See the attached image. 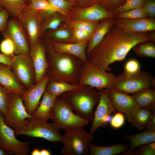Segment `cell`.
<instances>
[{
  "instance_id": "1f68e13d",
  "label": "cell",
  "mask_w": 155,
  "mask_h": 155,
  "mask_svg": "<svg viewBox=\"0 0 155 155\" xmlns=\"http://www.w3.org/2000/svg\"><path fill=\"white\" fill-rule=\"evenodd\" d=\"M133 49L140 57L155 58V45L154 42L140 43L134 46Z\"/></svg>"
},
{
  "instance_id": "2e32d148",
  "label": "cell",
  "mask_w": 155,
  "mask_h": 155,
  "mask_svg": "<svg viewBox=\"0 0 155 155\" xmlns=\"http://www.w3.org/2000/svg\"><path fill=\"white\" fill-rule=\"evenodd\" d=\"M47 74L39 82L36 83L20 95L26 111L32 115L38 106L40 100L49 81Z\"/></svg>"
},
{
  "instance_id": "52a82bcc",
  "label": "cell",
  "mask_w": 155,
  "mask_h": 155,
  "mask_svg": "<svg viewBox=\"0 0 155 155\" xmlns=\"http://www.w3.org/2000/svg\"><path fill=\"white\" fill-rule=\"evenodd\" d=\"M93 138L83 128L65 130L62 135L61 152L64 155L90 154L89 146Z\"/></svg>"
},
{
  "instance_id": "8992f818",
  "label": "cell",
  "mask_w": 155,
  "mask_h": 155,
  "mask_svg": "<svg viewBox=\"0 0 155 155\" xmlns=\"http://www.w3.org/2000/svg\"><path fill=\"white\" fill-rule=\"evenodd\" d=\"M117 76L108 72L88 61L84 62L80 73L78 84L87 85L99 90L113 88Z\"/></svg>"
},
{
  "instance_id": "4316f807",
  "label": "cell",
  "mask_w": 155,
  "mask_h": 155,
  "mask_svg": "<svg viewBox=\"0 0 155 155\" xmlns=\"http://www.w3.org/2000/svg\"><path fill=\"white\" fill-rule=\"evenodd\" d=\"M80 86L78 84H72L64 81H49L45 90L57 97L64 93L77 89Z\"/></svg>"
},
{
  "instance_id": "d590c367",
  "label": "cell",
  "mask_w": 155,
  "mask_h": 155,
  "mask_svg": "<svg viewBox=\"0 0 155 155\" xmlns=\"http://www.w3.org/2000/svg\"><path fill=\"white\" fill-rule=\"evenodd\" d=\"M146 0H126L113 11L115 15L129 10L143 7Z\"/></svg>"
},
{
  "instance_id": "f35d334b",
  "label": "cell",
  "mask_w": 155,
  "mask_h": 155,
  "mask_svg": "<svg viewBox=\"0 0 155 155\" xmlns=\"http://www.w3.org/2000/svg\"><path fill=\"white\" fill-rule=\"evenodd\" d=\"M141 71L140 63L137 59H131L125 63L123 73L127 75L136 74Z\"/></svg>"
},
{
  "instance_id": "681fc988",
  "label": "cell",
  "mask_w": 155,
  "mask_h": 155,
  "mask_svg": "<svg viewBox=\"0 0 155 155\" xmlns=\"http://www.w3.org/2000/svg\"><path fill=\"white\" fill-rule=\"evenodd\" d=\"M145 130L155 131V113H153L145 128Z\"/></svg>"
},
{
  "instance_id": "f5cc1de1",
  "label": "cell",
  "mask_w": 155,
  "mask_h": 155,
  "mask_svg": "<svg viewBox=\"0 0 155 155\" xmlns=\"http://www.w3.org/2000/svg\"><path fill=\"white\" fill-rule=\"evenodd\" d=\"M9 154L7 152L2 149L0 147V155H9Z\"/></svg>"
},
{
  "instance_id": "ab89813d",
  "label": "cell",
  "mask_w": 155,
  "mask_h": 155,
  "mask_svg": "<svg viewBox=\"0 0 155 155\" xmlns=\"http://www.w3.org/2000/svg\"><path fill=\"white\" fill-rule=\"evenodd\" d=\"M10 93L0 84V112L4 117L7 114L8 108Z\"/></svg>"
},
{
  "instance_id": "bcb514c9",
  "label": "cell",
  "mask_w": 155,
  "mask_h": 155,
  "mask_svg": "<svg viewBox=\"0 0 155 155\" xmlns=\"http://www.w3.org/2000/svg\"><path fill=\"white\" fill-rule=\"evenodd\" d=\"M143 8L149 18H155V1L146 0Z\"/></svg>"
},
{
  "instance_id": "816d5d0a",
  "label": "cell",
  "mask_w": 155,
  "mask_h": 155,
  "mask_svg": "<svg viewBox=\"0 0 155 155\" xmlns=\"http://www.w3.org/2000/svg\"><path fill=\"white\" fill-rule=\"evenodd\" d=\"M31 155H40V150L37 148L34 149L31 152Z\"/></svg>"
},
{
  "instance_id": "d4e9b609",
  "label": "cell",
  "mask_w": 155,
  "mask_h": 155,
  "mask_svg": "<svg viewBox=\"0 0 155 155\" xmlns=\"http://www.w3.org/2000/svg\"><path fill=\"white\" fill-rule=\"evenodd\" d=\"M132 96L140 108L155 111V90L146 88L133 94Z\"/></svg>"
},
{
  "instance_id": "3957f363",
  "label": "cell",
  "mask_w": 155,
  "mask_h": 155,
  "mask_svg": "<svg viewBox=\"0 0 155 155\" xmlns=\"http://www.w3.org/2000/svg\"><path fill=\"white\" fill-rule=\"evenodd\" d=\"M100 91L87 85L62 94L60 96L76 114L86 120L92 121L93 109L97 105L100 97Z\"/></svg>"
},
{
  "instance_id": "83f0119b",
  "label": "cell",
  "mask_w": 155,
  "mask_h": 155,
  "mask_svg": "<svg viewBox=\"0 0 155 155\" xmlns=\"http://www.w3.org/2000/svg\"><path fill=\"white\" fill-rule=\"evenodd\" d=\"M28 0H0V5L7 11L11 18L18 19L28 4Z\"/></svg>"
},
{
  "instance_id": "db71d44e",
  "label": "cell",
  "mask_w": 155,
  "mask_h": 155,
  "mask_svg": "<svg viewBox=\"0 0 155 155\" xmlns=\"http://www.w3.org/2000/svg\"><path fill=\"white\" fill-rule=\"evenodd\" d=\"M69 1L71 4L73 5V6L75 7V3L74 0H67Z\"/></svg>"
},
{
  "instance_id": "d6986e66",
  "label": "cell",
  "mask_w": 155,
  "mask_h": 155,
  "mask_svg": "<svg viewBox=\"0 0 155 155\" xmlns=\"http://www.w3.org/2000/svg\"><path fill=\"white\" fill-rule=\"evenodd\" d=\"M29 56L34 67L35 82L37 83L47 74L49 64L45 45L39 41L35 48L30 51Z\"/></svg>"
},
{
  "instance_id": "836d02e7",
  "label": "cell",
  "mask_w": 155,
  "mask_h": 155,
  "mask_svg": "<svg viewBox=\"0 0 155 155\" xmlns=\"http://www.w3.org/2000/svg\"><path fill=\"white\" fill-rule=\"evenodd\" d=\"M149 17L143 7L129 10L117 14L115 18L134 19Z\"/></svg>"
},
{
  "instance_id": "30bf717a",
  "label": "cell",
  "mask_w": 155,
  "mask_h": 155,
  "mask_svg": "<svg viewBox=\"0 0 155 155\" xmlns=\"http://www.w3.org/2000/svg\"><path fill=\"white\" fill-rule=\"evenodd\" d=\"M18 19L26 33L30 51L35 48L39 41L42 21L37 11L29 8L28 5L22 11Z\"/></svg>"
},
{
  "instance_id": "6f0895ef",
  "label": "cell",
  "mask_w": 155,
  "mask_h": 155,
  "mask_svg": "<svg viewBox=\"0 0 155 155\" xmlns=\"http://www.w3.org/2000/svg\"><path fill=\"white\" fill-rule=\"evenodd\" d=\"M153 0L154 1H155V0Z\"/></svg>"
},
{
  "instance_id": "e575fe53",
  "label": "cell",
  "mask_w": 155,
  "mask_h": 155,
  "mask_svg": "<svg viewBox=\"0 0 155 155\" xmlns=\"http://www.w3.org/2000/svg\"><path fill=\"white\" fill-rule=\"evenodd\" d=\"M60 13L68 17L70 11L74 7L67 0H47Z\"/></svg>"
},
{
  "instance_id": "ba28073f",
  "label": "cell",
  "mask_w": 155,
  "mask_h": 155,
  "mask_svg": "<svg viewBox=\"0 0 155 155\" xmlns=\"http://www.w3.org/2000/svg\"><path fill=\"white\" fill-rule=\"evenodd\" d=\"M155 78L149 73L141 71L138 73L127 75L123 72L117 76L113 88L127 94H133L143 89L154 88Z\"/></svg>"
},
{
  "instance_id": "f6af8a7d",
  "label": "cell",
  "mask_w": 155,
  "mask_h": 155,
  "mask_svg": "<svg viewBox=\"0 0 155 155\" xmlns=\"http://www.w3.org/2000/svg\"><path fill=\"white\" fill-rule=\"evenodd\" d=\"M10 15L8 11L4 9L0 10V32L2 33L6 30L8 18Z\"/></svg>"
},
{
  "instance_id": "7dc6e473",
  "label": "cell",
  "mask_w": 155,
  "mask_h": 155,
  "mask_svg": "<svg viewBox=\"0 0 155 155\" xmlns=\"http://www.w3.org/2000/svg\"><path fill=\"white\" fill-rule=\"evenodd\" d=\"M74 7H86L92 5V0H74Z\"/></svg>"
},
{
  "instance_id": "f1b7e54d",
  "label": "cell",
  "mask_w": 155,
  "mask_h": 155,
  "mask_svg": "<svg viewBox=\"0 0 155 155\" xmlns=\"http://www.w3.org/2000/svg\"><path fill=\"white\" fill-rule=\"evenodd\" d=\"M68 26V27L59 28L55 30L47 31L45 32V36L49 40L59 42L67 41V43H68L71 40L72 35V30Z\"/></svg>"
},
{
  "instance_id": "7c38bea8",
  "label": "cell",
  "mask_w": 155,
  "mask_h": 155,
  "mask_svg": "<svg viewBox=\"0 0 155 155\" xmlns=\"http://www.w3.org/2000/svg\"><path fill=\"white\" fill-rule=\"evenodd\" d=\"M4 37H8L13 41L16 55H29L30 47L26 32L18 19L11 18L8 21L5 32L1 33Z\"/></svg>"
},
{
  "instance_id": "4fadbf2b",
  "label": "cell",
  "mask_w": 155,
  "mask_h": 155,
  "mask_svg": "<svg viewBox=\"0 0 155 155\" xmlns=\"http://www.w3.org/2000/svg\"><path fill=\"white\" fill-rule=\"evenodd\" d=\"M33 117L26 111L20 95L10 93L7 112L3 119L5 123L15 130L26 119Z\"/></svg>"
},
{
  "instance_id": "7402d4cb",
  "label": "cell",
  "mask_w": 155,
  "mask_h": 155,
  "mask_svg": "<svg viewBox=\"0 0 155 155\" xmlns=\"http://www.w3.org/2000/svg\"><path fill=\"white\" fill-rule=\"evenodd\" d=\"M113 18L105 19L99 23L96 29L88 41L86 49L87 56L100 43L113 25Z\"/></svg>"
},
{
  "instance_id": "b9f144b4",
  "label": "cell",
  "mask_w": 155,
  "mask_h": 155,
  "mask_svg": "<svg viewBox=\"0 0 155 155\" xmlns=\"http://www.w3.org/2000/svg\"><path fill=\"white\" fill-rule=\"evenodd\" d=\"M126 0H92L93 4L98 3L110 11H113L123 4Z\"/></svg>"
},
{
  "instance_id": "8d00e7d4",
  "label": "cell",
  "mask_w": 155,
  "mask_h": 155,
  "mask_svg": "<svg viewBox=\"0 0 155 155\" xmlns=\"http://www.w3.org/2000/svg\"><path fill=\"white\" fill-rule=\"evenodd\" d=\"M93 33L85 30L78 28L72 29V35L68 43H77L88 41Z\"/></svg>"
},
{
  "instance_id": "9f6ffc18",
  "label": "cell",
  "mask_w": 155,
  "mask_h": 155,
  "mask_svg": "<svg viewBox=\"0 0 155 155\" xmlns=\"http://www.w3.org/2000/svg\"><path fill=\"white\" fill-rule=\"evenodd\" d=\"M28 0V1H29L30 2V1L31 0Z\"/></svg>"
},
{
  "instance_id": "f907efd6",
  "label": "cell",
  "mask_w": 155,
  "mask_h": 155,
  "mask_svg": "<svg viewBox=\"0 0 155 155\" xmlns=\"http://www.w3.org/2000/svg\"><path fill=\"white\" fill-rule=\"evenodd\" d=\"M40 155H51V154L49 150L45 149L40 150Z\"/></svg>"
},
{
  "instance_id": "7a4b0ae2",
  "label": "cell",
  "mask_w": 155,
  "mask_h": 155,
  "mask_svg": "<svg viewBox=\"0 0 155 155\" xmlns=\"http://www.w3.org/2000/svg\"><path fill=\"white\" fill-rule=\"evenodd\" d=\"M45 43L49 64L47 74L49 75V81H64L78 84L81 70L85 62L72 55L56 51L49 40Z\"/></svg>"
},
{
  "instance_id": "484cf974",
  "label": "cell",
  "mask_w": 155,
  "mask_h": 155,
  "mask_svg": "<svg viewBox=\"0 0 155 155\" xmlns=\"http://www.w3.org/2000/svg\"><path fill=\"white\" fill-rule=\"evenodd\" d=\"M129 144L119 143L108 146L94 145L91 143L89 148L90 154L91 155H115L123 154L129 148Z\"/></svg>"
},
{
  "instance_id": "7bdbcfd3",
  "label": "cell",
  "mask_w": 155,
  "mask_h": 155,
  "mask_svg": "<svg viewBox=\"0 0 155 155\" xmlns=\"http://www.w3.org/2000/svg\"><path fill=\"white\" fill-rule=\"evenodd\" d=\"M135 152V155H154L155 142L144 144L139 146Z\"/></svg>"
},
{
  "instance_id": "277c9868",
  "label": "cell",
  "mask_w": 155,
  "mask_h": 155,
  "mask_svg": "<svg viewBox=\"0 0 155 155\" xmlns=\"http://www.w3.org/2000/svg\"><path fill=\"white\" fill-rule=\"evenodd\" d=\"M53 123H49L33 117L26 119L20 126L14 130L16 136L24 135L44 139L52 142H62V135Z\"/></svg>"
},
{
  "instance_id": "60d3db41",
  "label": "cell",
  "mask_w": 155,
  "mask_h": 155,
  "mask_svg": "<svg viewBox=\"0 0 155 155\" xmlns=\"http://www.w3.org/2000/svg\"><path fill=\"white\" fill-rule=\"evenodd\" d=\"M0 44V50L2 53L13 57L15 55V46L12 40L8 37L3 38Z\"/></svg>"
},
{
  "instance_id": "f546056e",
  "label": "cell",
  "mask_w": 155,
  "mask_h": 155,
  "mask_svg": "<svg viewBox=\"0 0 155 155\" xmlns=\"http://www.w3.org/2000/svg\"><path fill=\"white\" fill-rule=\"evenodd\" d=\"M154 113L148 109L140 108L134 115L131 124L140 130H145L148 122Z\"/></svg>"
},
{
  "instance_id": "44dd1931",
  "label": "cell",
  "mask_w": 155,
  "mask_h": 155,
  "mask_svg": "<svg viewBox=\"0 0 155 155\" xmlns=\"http://www.w3.org/2000/svg\"><path fill=\"white\" fill-rule=\"evenodd\" d=\"M0 84L10 93L20 95L27 90L16 78L10 67L1 63Z\"/></svg>"
},
{
  "instance_id": "6da1fadb",
  "label": "cell",
  "mask_w": 155,
  "mask_h": 155,
  "mask_svg": "<svg viewBox=\"0 0 155 155\" xmlns=\"http://www.w3.org/2000/svg\"><path fill=\"white\" fill-rule=\"evenodd\" d=\"M155 33L127 32L113 25L100 43L87 56V61L108 71L110 65L123 60L137 44L155 42Z\"/></svg>"
},
{
  "instance_id": "5bb4252c",
  "label": "cell",
  "mask_w": 155,
  "mask_h": 155,
  "mask_svg": "<svg viewBox=\"0 0 155 155\" xmlns=\"http://www.w3.org/2000/svg\"><path fill=\"white\" fill-rule=\"evenodd\" d=\"M108 91L115 110L123 113L131 123L134 115L140 108L133 96L113 88L108 89Z\"/></svg>"
},
{
  "instance_id": "8fae6325",
  "label": "cell",
  "mask_w": 155,
  "mask_h": 155,
  "mask_svg": "<svg viewBox=\"0 0 155 155\" xmlns=\"http://www.w3.org/2000/svg\"><path fill=\"white\" fill-rule=\"evenodd\" d=\"M11 68L16 78L24 87L28 89L34 84L35 70L29 55L22 54L15 55Z\"/></svg>"
},
{
  "instance_id": "cb8c5ba5",
  "label": "cell",
  "mask_w": 155,
  "mask_h": 155,
  "mask_svg": "<svg viewBox=\"0 0 155 155\" xmlns=\"http://www.w3.org/2000/svg\"><path fill=\"white\" fill-rule=\"evenodd\" d=\"M126 138L130 142L128 149L123 154H133V150L142 145L155 141V131L146 130L141 133L127 135Z\"/></svg>"
},
{
  "instance_id": "11a10c76",
  "label": "cell",
  "mask_w": 155,
  "mask_h": 155,
  "mask_svg": "<svg viewBox=\"0 0 155 155\" xmlns=\"http://www.w3.org/2000/svg\"><path fill=\"white\" fill-rule=\"evenodd\" d=\"M4 9L2 6L0 5V10H3Z\"/></svg>"
},
{
  "instance_id": "c3c4849f",
  "label": "cell",
  "mask_w": 155,
  "mask_h": 155,
  "mask_svg": "<svg viewBox=\"0 0 155 155\" xmlns=\"http://www.w3.org/2000/svg\"><path fill=\"white\" fill-rule=\"evenodd\" d=\"M14 57H11L0 53V63L7 65L11 67Z\"/></svg>"
},
{
  "instance_id": "e0dca14e",
  "label": "cell",
  "mask_w": 155,
  "mask_h": 155,
  "mask_svg": "<svg viewBox=\"0 0 155 155\" xmlns=\"http://www.w3.org/2000/svg\"><path fill=\"white\" fill-rule=\"evenodd\" d=\"M99 91L101 93L100 99L94 113L92 123L89 132L92 135L98 128L101 127L102 120L104 117L112 113L116 112L109 96L108 89Z\"/></svg>"
},
{
  "instance_id": "5b68a950",
  "label": "cell",
  "mask_w": 155,
  "mask_h": 155,
  "mask_svg": "<svg viewBox=\"0 0 155 155\" xmlns=\"http://www.w3.org/2000/svg\"><path fill=\"white\" fill-rule=\"evenodd\" d=\"M61 96L57 97L49 119L59 130L65 131L83 128L89 122L74 113Z\"/></svg>"
},
{
  "instance_id": "d6a6232c",
  "label": "cell",
  "mask_w": 155,
  "mask_h": 155,
  "mask_svg": "<svg viewBox=\"0 0 155 155\" xmlns=\"http://www.w3.org/2000/svg\"><path fill=\"white\" fill-rule=\"evenodd\" d=\"M57 13L43 20L42 23L40 36L46 31L55 30L59 28L63 19L57 15Z\"/></svg>"
},
{
  "instance_id": "9c48e42d",
  "label": "cell",
  "mask_w": 155,
  "mask_h": 155,
  "mask_svg": "<svg viewBox=\"0 0 155 155\" xmlns=\"http://www.w3.org/2000/svg\"><path fill=\"white\" fill-rule=\"evenodd\" d=\"M0 112V147L9 155H27L30 151L29 143L16 138L14 130L4 121Z\"/></svg>"
},
{
  "instance_id": "ee69618b",
  "label": "cell",
  "mask_w": 155,
  "mask_h": 155,
  "mask_svg": "<svg viewBox=\"0 0 155 155\" xmlns=\"http://www.w3.org/2000/svg\"><path fill=\"white\" fill-rule=\"evenodd\" d=\"M125 118L124 115L122 113L118 111L115 113L112 117L110 122L111 127L115 129H118L122 127L124 124Z\"/></svg>"
},
{
  "instance_id": "ac0fdd59",
  "label": "cell",
  "mask_w": 155,
  "mask_h": 155,
  "mask_svg": "<svg viewBox=\"0 0 155 155\" xmlns=\"http://www.w3.org/2000/svg\"><path fill=\"white\" fill-rule=\"evenodd\" d=\"M113 24L127 32H146L155 30V18H146L134 19L114 18Z\"/></svg>"
},
{
  "instance_id": "4dcf8cb0",
  "label": "cell",
  "mask_w": 155,
  "mask_h": 155,
  "mask_svg": "<svg viewBox=\"0 0 155 155\" xmlns=\"http://www.w3.org/2000/svg\"><path fill=\"white\" fill-rule=\"evenodd\" d=\"M66 22L67 26L72 29H81L93 34L99 23L84 20L69 19H67Z\"/></svg>"
},
{
  "instance_id": "9a60e30c",
  "label": "cell",
  "mask_w": 155,
  "mask_h": 155,
  "mask_svg": "<svg viewBox=\"0 0 155 155\" xmlns=\"http://www.w3.org/2000/svg\"><path fill=\"white\" fill-rule=\"evenodd\" d=\"M71 16L72 17L69 19H81L97 22L105 19L113 18L115 17L113 12L106 10L98 3L86 7H74L70 11L68 17Z\"/></svg>"
},
{
  "instance_id": "ffe728a7",
  "label": "cell",
  "mask_w": 155,
  "mask_h": 155,
  "mask_svg": "<svg viewBox=\"0 0 155 155\" xmlns=\"http://www.w3.org/2000/svg\"><path fill=\"white\" fill-rule=\"evenodd\" d=\"M48 40L56 51L72 55L84 62L87 61L86 49L88 40L77 43H63Z\"/></svg>"
},
{
  "instance_id": "603a6c76",
  "label": "cell",
  "mask_w": 155,
  "mask_h": 155,
  "mask_svg": "<svg viewBox=\"0 0 155 155\" xmlns=\"http://www.w3.org/2000/svg\"><path fill=\"white\" fill-rule=\"evenodd\" d=\"M57 97L45 90L41 101L32 115L48 121Z\"/></svg>"
},
{
  "instance_id": "74e56055",
  "label": "cell",
  "mask_w": 155,
  "mask_h": 155,
  "mask_svg": "<svg viewBox=\"0 0 155 155\" xmlns=\"http://www.w3.org/2000/svg\"><path fill=\"white\" fill-rule=\"evenodd\" d=\"M28 6L29 8L36 11L49 10L59 13V11L52 7L47 0H31Z\"/></svg>"
}]
</instances>
